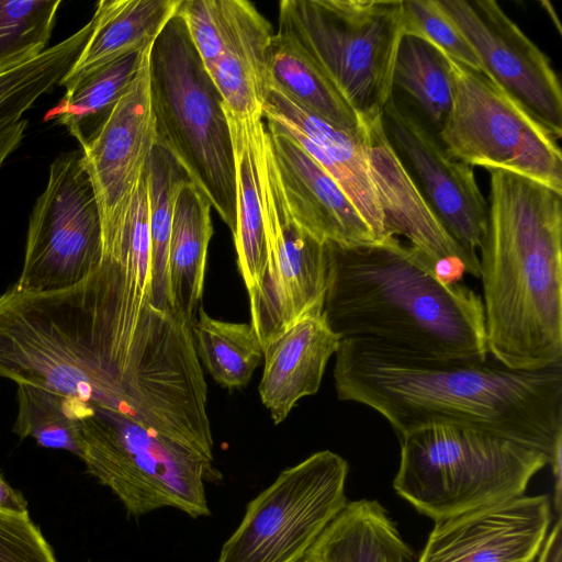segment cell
Here are the masks:
<instances>
[{
	"label": "cell",
	"mask_w": 562,
	"mask_h": 562,
	"mask_svg": "<svg viewBox=\"0 0 562 562\" xmlns=\"http://www.w3.org/2000/svg\"><path fill=\"white\" fill-rule=\"evenodd\" d=\"M25 131L21 125H14L0 131V169L5 159L18 148L24 138Z\"/></svg>",
	"instance_id": "74e56055"
},
{
	"label": "cell",
	"mask_w": 562,
	"mask_h": 562,
	"mask_svg": "<svg viewBox=\"0 0 562 562\" xmlns=\"http://www.w3.org/2000/svg\"><path fill=\"white\" fill-rule=\"evenodd\" d=\"M339 337L329 328L323 308L311 311L263 347L259 384L262 404L276 425L288 417L303 397L317 393Z\"/></svg>",
	"instance_id": "44dd1931"
},
{
	"label": "cell",
	"mask_w": 562,
	"mask_h": 562,
	"mask_svg": "<svg viewBox=\"0 0 562 562\" xmlns=\"http://www.w3.org/2000/svg\"><path fill=\"white\" fill-rule=\"evenodd\" d=\"M325 246L323 314L339 339H371L441 360L487 361L481 296L445 279L417 248L396 237Z\"/></svg>",
	"instance_id": "7a4b0ae2"
},
{
	"label": "cell",
	"mask_w": 562,
	"mask_h": 562,
	"mask_svg": "<svg viewBox=\"0 0 562 562\" xmlns=\"http://www.w3.org/2000/svg\"><path fill=\"white\" fill-rule=\"evenodd\" d=\"M181 0H101L91 18V33L72 68L58 86L154 44Z\"/></svg>",
	"instance_id": "603a6c76"
},
{
	"label": "cell",
	"mask_w": 562,
	"mask_h": 562,
	"mask_svg": "<svg viewBox=\"0 0 562 562\" xmlns=\"http://www.w3.org/2000/svg\"><path fill=\"white\" fill-rule=\"evenodd\" d=\"M361 120L385 238L404 236L447 280L463 273L480 278L479 257L467 252L435 214L390 143L382 114Z\"/></svg>",
	"instance_id": "2e32d148"
},
{
	"label": "cell",
	"mask_w": 562,
	"mask_h": 562,
	"mask_svg": "<svg viewBox=\"0 0 562 562\" xmlns=\"http://www.w3.org/2000/svg\"><path fill=\"white\" fill-rule=\"evenodd\" d=\"M268 135L289 211L321 243L380 241L339 184L278 124Z\"/></svg>",
	"instance_id": "ac0fdd59"
},
{
	"label": "cell",
	"mask_w": 562,
	"mask_h": 562,
	"mask_svg": "<svg viewBox=\"0 0 562 562\" xmlns=\"http://www.w3.org/2000/svg\"><path fill=\"white\" fill-rule=\"evenodd\" d=\"M385 133L428 204L452 238L479 257L487 221V201L471 166L451 158L436 132L394 95L382 112Z\"/></svg>",
	"instance_id": "9a60e30c"
},
{
	"label": "cell",
	"mask_w": 562,
	"mask_h": 562,
	"mask_svg": "<svg viewBox=\"0 0 562 562\" xmlns=\"http://www.w3.org/2000/svg\"><path fill=\"white\" fill-rule=\"evenodd\" d=\"M453 101L437 136L446 153L469 166L498 169L562 194L558 139L484 72L451 60Z\"/></svg>",
	"instance_id": "9c48e42d"
},
{
	"label": "cell",
	"mask_w": 562,
	"mask_h": 562,
	"mask_svg": "<svg viewBox=\"0 0 562 562\" xmlns=\"http://www.w3.org/2000/svg\"><path fill=\"white\" fill-rule=\"evenodd\" d=\"M258 168L267 236V265L249 296L250 324L262 347L311 311L323 308L327 281L326 246L291 215L268 131L258 136Z\"/></svg>",
	"instance_id": "7c38bea8"
},
{
	"label": "cell",
	"mask_w": 562,
	"mask_h": 562,
	"mask_svg": "<svg viewBox=\"0 0 562 562\" xmlns=\"http://www.w3.org/2000/svg\"><path fill=\"white\" fill-rule=\"evenodd\" d=\"M0 562H57L29 513L0 510Z\"/></svg>",
	"instance_id": "e575fe53"
},
{
	"label": "cell",
	"mask_w": 562,
	"mask_h": 562,
	"mask_svg": "<svg viewBox=\"0 0 562 562\" xmlns=\"http://www.w3.org/2000/svg\"><path fill=\"white\" fill-rule=\"evenodd\" d=\"M92 30L91 22L35 59L0 74V131L23 117L72 68Z\"/></svg>",
	"instance_id": "4dcf8cb0"
},
{
	"label": "cell",
	"mask_w": 562,
	"mask_h": 562,
	"mask_svg": "<svg viewBox=\"0 0 562 562\" xmlns=\"http://www.w3.org/2000/svg\"><path fill=\"white\" fill-rule=\"evenodd\" d=\"M192 326L196 352L210 375L226 389L243 387L263 359V347L250 323L211 317L201 306Z\"/></svg>",
	"instance_id": "f546056e"
},
{
	"label": "cell",
	"mask_w": 562,
	"mask_h": 562,
	"mask_svg": "<svg viewBox=\"0 0 562 562\" xmlns=\"http://www.w3.org/2000/svg\"><path fill=\"white\" fill-rule=\"evenodd\" d=\"M148 66L157 143L173 156L233 234L236 176L231 131L222 97L178 13L151 45Z\"/></svg>",
	"instance_id": "5b68a950"
},
{
	"label": "cell",
	"mask_w": 562,
	"mask_h": 562,
	"mask_svg": "<svg viewBox=\"0 0 562 562\" xmlns=\"http://www.w3.org/2000/svg\"><path fill=\"white\" fill-rule=\"evenodd\" d=\"M301 562H308V561H307V560H303V561H301Z\"/></svg>",
	"instance_id": "f35d334b"
},
{
	"label": "cell",
	"mask_w": 562,
	"mask_h": 562,
	"mask_svg": "<svg viewBox=\"0 0 562 562\" xmlns=\"http://www.w3.org/2000/svg\"><path fill=\"white\" fill-rule=\"evenodd\" d=\"M270 85L300 106L353 135L363 133V122L318 66L290 37L273 35Z\"/></svg>",
	"instance_id": "4316f807"
},
{
	"label": "cell",
	"mask_w": 562,
	"mask_h": 562,
	"mask_svg": "<svg viewBox=\"0 0 562 562\" xmlns=\"http://www.w3.org/2000/svg\"><path fill=\"white\" fill-rule=\"evenodd\" d=\"M273 35L270 22L251 2L223 0L220 33L204 67L228 111L262 115Z\"/></svg>",
	"instance_id": "ffe728a7"
},
{
	"label": "cell",
	"mask_w": 562,
	"mask_h": 562,
	"mask_svg": "<svg viewBox=\"0 0 562 562\" xmlns=\"http://www.w3.org/2000/svg\"><path fill=\"white\" fill-rule=\"evenodd\" d=\"M387 510L374 499L347 502L304 560L308 562H413Z\"/></svg>",
	"instance_id": "d4e9b609"
},
{
	"label": "cell",
	"mask_w": 562,
	"mask_h": 562,
	"mask_svg": "<svg viewBox=\"0 0 562 562\" xmlns=\"http://www.w3.org/2000/svg\"><path fill=\"white\" fill-rule=\"evenodd\" d=\"M60 0H0V74L48 47Z\"/></svg>",
	"instance_id": "d6a6232c"
},
{
	"label": "cell",
	"mask_w": 562,
	"mask_h": 562,
	"mask_svg": "<svg viewBox=\"0 0 562 562\" xmlns=\"http://www.w3.org/2000/svg\"><path fill=\"white\" fill-rule=\"evenodd\" d=\"M101 260L100 215L82 150L64 153L49 165L30 215L14 285L30 292L68 289L92 274Z\"/></svg>",
	"instance_id": "8fae6325"
},
{
	"label": "cell",
	"mask_w": 562,
	"mask_h": 562,
	"mask_svg": "<svg viewBox=\"0 0 562 562\" xmlns=\"http://www.w3.org/2000/svg\"><path fill=\"white\" fill-rule=\"evenodd\" d=\"M551 524L548 495H521L435 521L417 562H533Z\"/></svg>",
	"instance_id": "e0dca14e"
},
{
	"label": "cell",
	"mask_w": 562,
	"mask_h": 562,
	"mask_svg": "<svg viewBox=\"0 0 562 562\" xmlns=\"http://www.w3.org/2000/svg\"><path fill=\"white\" fill-rule=\"evenodd\" d=\"M262 116L282 127L339 184L376 239H385L363 133L353 135L329 124L273 85L265 95Z\"/></svg>",
	"instance_id": "d6986e66"
},
{
	"label": "cell",
	"mask_w": 562,
	"mask_h": 562,
	"mask_svg": "<svg viewBox=\"0 0 562 562\" xmlns=\"http://www.w3.org/2000/svg\"><path fill=\"white\" fill-rule=\"evenodd\" d=\"M400 442L393 487L434 521L521 496L549 464L538 450L467 427L434 425Z\"/></svg>",
	"instance_id": "8992f818"
},
{
	"label": "cell",
	"mask_w": 562,
	"mask_h": 562,
	"mask_svg": "<svg viewBox=\"0 0 562 562\" xmlns=\"http://www.w3.org/2000/svg\"><path fill=\"white\" fill-rule=\"evenodd\" d=\"M149 50L127 91L82 149L99 210L102 248L125 232L137 188L157 143L149 92Z\"/></svg>",
	"instance_id": "5bb4252c"
},
{
	"label": "cell",
	"mask_w": 562,
	"mask_h": 562,
	"mask_svg": "<svg viewBox=\"0 0 562 562\" xmlns=\"http://www.w3.org/2000/svg\"><path fill=\"white\" fill-rule=\"evenodd\" d=\"M318 66L360 115L393 95L403 0H282L279 30Z\"/></svg>",
	"instance_id": "52a82bcc"
},
{
	"label": "cell",
	"mask_w": 562,
	"mask_h": 562,
	"mask_svg": "<svg viewBox=\"0 0 562 562\" xmlns=\"http://www.w3.org/2000/svg\"><path fill=\"white\" fill-rule=\"evenodd\" d=\"M0 376L122 413L91 274L64 290L0 294Z\"/></svg>",
	"instance_id": "277c9868"
},
{
	"label": "cell",
	"mask_w": 562,
	"mask_h": 562,
	"mask_svg": "<svg viewBox=\"0 0 562 562\" xmlns=\"http://www.w3.org/2000/svg\"><path fill=\"white\" fill-rule=\"evenodd\" d=\"M337 396L381 414L398 438L434 425L488 431L546 454L562 448V363L515 370L340 339ZM549 465V464H548Z\"/></svg>",
	"instance_id": "6da1fadb"
},
{
	"label": "cell",
	"mask_w": 562,
	"mask_h": 562,
	"mask_svg": "<svg viewBox=\"0 0 562 562\" xmlns=\"http://www.w3.org/2000/svg\"><path fill=\"white\" fill-rule=\"evenodd\" d=\"M150 48V47H149ZM132 53L85 72L65 86L66 92L47 114L87 148L137 75L146 52Z\"/></svg>",
	"instance_id": "484cf974"
},
{
	"label": "cell",
	"mask_w": 562,
	"mask_h": 562,
	"mask_svg": "<svg viewBox=\"0 0 562 562\" xmlns=\"http://www.w3.org/2000/svg\"><path fill=\"white\" fill-rule=\"evenodd\" d=\"M475 50L484 72L559 140L562 89L549 57L494 0H436Z\"/></svg>",
	"instance_id": "4fadbf2b"
},
{
	"label": "cell",
	"mask_w": 562,
	"mask_h": 562,
	"mask_svg": "<svg viewBox=\"0 0 562 562\" xmlns=\"http://www.w3.org/2000/svg\"><path fill=\"white\" fill-rule=\"evenodd\" d=\"M88 473L109 487L130 516L176 508L191 518L211 515L205 483L222 480L210 463L114 411L95 407L80 422Z\"/></svg>",
	"instance_id": "ba28073f"
},
{
	"label": "cell",
	"mask_w": 562,
	"mask_h": 562,
	"mask_svg": "<svg viewBox=\"0 0 562 562\" xmlns=\"http://www.w3.org/2000/svg\"><path fill=\"white\" fill-rule=\"evenodd\" d=\"M16 403V436L81 457L80 422L93 405L30 384H18Z\"/></svg>",
	"instance_id": "1f68e13d"
},
{
	"label": "cell",
	"mask_w": 562,
	"mask_h": 562,
	"mask_svg": "<svg viewBox=\"0 0 562 562\" xmlns=\"http://www.w3.org/2000/svg\"><path fill=\"white\" fill-rule=\"evenodd\" d=\"M403 34L422 37L454 63L482 71L475 50L436 0H403Z\"/></svg>",
	"instance_id": "836d02e7"
},
{
	"label": "cell",
	"mask_w": 562,
	"mask_h": 562,
	"mask_svg": "<svg viewBox=\"0 0 562 562\" xmlns=\"http://www.w3.org/2000/svg\"><path fill=\"white\" fill-rule=\"evenodd\" d=\"M488 172L479 258L487 351L515 370L562 363V194Z\"/></svg>",
	"instance_id": "3957f363"
},
{
	"label": "cell",
	"mask_w": 562,
	"mask_h": 562,
	"mask_svg": "<svg viewBox=\"0 0 562 562\" xmlns=\"http://www.w3.org/2000/svg\"><path fill=\"white\" fill-rule=\"evenodd\" d=\"M393 91L404 93L436 132L442 127L453 101L451 59L428 41L403 34L393 67Z\"/></svg>",
	"instance_id": "83f0119b"
},
{
	"label": "cell",
	"mask_w": 562,
	"mask_h": 562,
	"mask_svg": "<svg viewBox=\"0 0 562 562\" xmlns=\"http://www.w3.org/2000/svg\"><path fill=\"white\" fill-rule=\"evenodd\" d=\"M212 205L186 178L179 186L169 239V285L176 312L194 324L204 290L207 249L213 236Z\"/></svg>",
	"instance_id": "cb8c5ba5"
},
{
	"label": "cell",
	"mask_w": 562,
	"mask_h": 562,
	"mask_svg": "<svg viewBox=\"0 0 562 562\" xmlns=\"http://www.w3.org/2000/svg\"><path fill=\"white\" fill-rule=\"evenodd\" d=\"M535 562H562V520L558 516L557 521L539 550Z\"/></svg>",
	"instance_id": "d590c367"
},
{
	"label": "cell",
	"mask_w": 562,
	"mask_h": 562,
	"mask_svg": "<svg viewBox=\"0 0 562 562\" xmlns=\"http://www.w3.org/2000/svg\"><path fill=\"white\" fill-rule=\"evenodd\" d=\"M186 178L188 177L184 170L173 156L156 143L146 168L150 270L153 304L157 311L165 314L179 315L170 294L168 251L175 198Z\"/></svg>",
	"instance_id": "f1b7e54d"
},
{
	"label": "cell",
	"mask_w": 562,
	"mask_h": 562,
	"mask_svg": "<svg viewBox=\"0 0 562 562\" xmlns=\"http://www.w3.org/2000/svg\"><path fill=\"white\" fill-rule=\"evenodd\" d=\"M349 467L317 451L283 470L247 506L216 562H301L347 504Z\"/></svg>",
	"instance_id": "30bf717a"
},
{
	"label": "cell",
	"mask_w": 562,
	"mask_h": 562,
	"mask_svg": "<svg viewBox=\"0 0 562 562\" xmlns=\"http://www.w3.org/2000/svg\"><path fill=\"white\" fill-rule=\"evenodd\" d=\"M234 149L236 176L237 266L248 294L258 286L267 265V236L258 168V136L262 115H238L224 108Z\"/></svg>",
	"instance_id": "7402d4cb"
},
{
	"label": "cell",
	"mask_w": 562,
	"mask_h": 562,
	"mask_svg": "<svg viewBox=\"0 0 562 562\" xmlns=\"http://www.w3.org/2000/svg\"><path fill=\"white\" fill-rule=\"evenodd\" d=\"M0 510L25 514L27 510V502L23 495L14 490L0 474Z\"/></svg>",
	"instance_id": "8d00e7d4"
}]
</instances>
